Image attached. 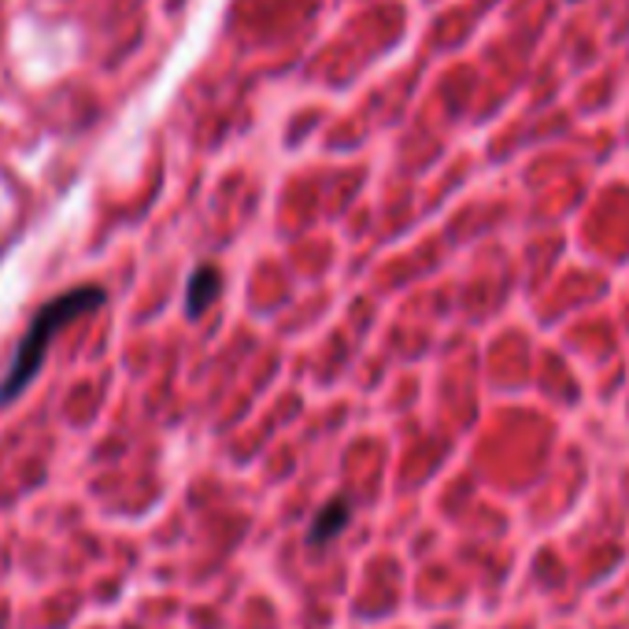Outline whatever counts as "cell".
<instances>
[{
  "label": "cell",
  "instance_id": "1",
  "mask_svg": "<svg viewBox=\"0 0 629 629\" xmlns=\"http://www.w3.org/2000/svg\"><path fill=\"white\" fill-rule=\"evenodd\" d=\"M104 301H108V293L101 290V285H79V290L60 293L57 301H49L45 307H41V312L34 315V323H30V329H27V337L19 341L12 363H8V374L0 378V407L12 404L16 396L38 378L41 363H45V352H49L52 341H57L60 329L68 323H74V318L101 312Z\"/></svg>",
  "mask_w": 629,
  "mask_h": 629
},
{
  "label": "cell",
  "instance_id": "2",
  "mask_svg": "<svg viewBox=\"0 0 629 629\" xmlns=\"http://www.w3.org/2000/svg\"><path fill=\"white\" fill-rule=\"evenodd\" d=\"M219 293H223V274H219V267H212V263L196 267L190 285H185V312H190V318H201L219 301Z\"/></svg>",
  "mask_w": 629,
  "mask_h": 629
},
{
  "label": "cell",
  "instance_id": "3",
  "mask_svg": "<svg viewBox=\"0 0 629 629\" xmlns=\"http://www.w3.org/2000/svg\"><path fill=\"white\" fill-rule=\"evenodd\" d=\"M348 518H352L348 500H341V496H337V500H329L323 511H318V518L312 523V537H307V540H312L315 548L318 545H329V540H334L341 529L348 526Z\"/></svg>",
  "mask_w": 629,
  "mask_h": 629
}]
</instances>
